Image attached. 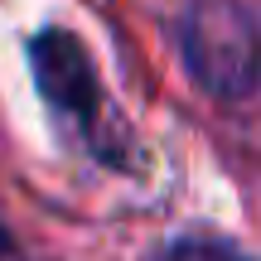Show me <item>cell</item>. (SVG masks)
I'll return each mask as SVG.
<instances>
[{"mask_svg": "<svg viewBox=\"0 0 261 261\" xmlns=\"http://www.w3.org/2000/svg\"><path fill=\"white\" fill-rule=\"evenodd\" d=\"M184 58L194 77L223 102L261 87V29L232 0H203L184 19Z\"/></svg>", "mask_w": 261, "mask_h": 261, "instance_id": "2", "label": "cell"}, {"mask_svg": "<svg viewBox=\"0 0 261 261\" xmlns=\"http://www.w3.org/2000/svg\"><path fill=\"white\" fill-rule=\"evenodd\" d=\"M29 63H34L39 97L48 102V112L58 121L73 126L87 150H97L107 160L121 155V121L102 92V77H97L83 39L68 29H44L29 44Z\"/></svg>", "mask_w": 261, "mask_h": 261, "instance_id": "1", "label": "cell"}]
</instances>
